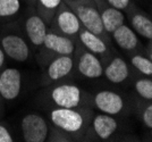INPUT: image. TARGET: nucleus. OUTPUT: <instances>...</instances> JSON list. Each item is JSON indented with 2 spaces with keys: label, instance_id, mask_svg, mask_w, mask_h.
<instances>
[{
  "label": "nucleus",
  "instance_id": "dca6fc26",
  "mask_svg": "<svg viewBox=\"0 0 152 142\" xmlns=\"http://www.w3.org/2000/svg\"><path fill=\"white\" fill-rule=\"evenodd\" d=\"M100 13V17H101V22L104 32L106 33H111L114 32L117 27L124 24L125 22V16L121 13V10L116 9L114 7H107L103 8Z\"/></svg>",
  "mask_w": 152,
  "mask_h": 142
},
{
  "label": "nucleus",
  "instance_id": "4468645a",
  "mask_svg": "<svg viewBox=\"0 0 152 142\" xmlns=\"http://www.w3.org/2000/svg\"><path fill=\"white\" fill-rule=\"evenodd\" d=\"M116 43L126 51H132L139 45V39L136 33L129 26L123 24L111 33Z\"/></svg>",
  "mask_w": 152,
  "mask_h": 142
},
{
  "label": "nucleus",
  "instance_id": "a878e982",
  "mask_svg": "<svg viewBox=\"0 0 152 142\" xmlns=\"http://www.w3.org/2000/svg\"><path fill=\"white\" fill-rule=\"evenodd\" d=\"M5 57H6V55H5V52L2 50V48H0V68L4 66L5 64Z\"/></svg>",
  "mask_w": 152,
  "mask_h": 142
},
{
  "label": "nucleus",
  "instance_id": "7ed1b4c3",
  "mask_svg": "<svg viewBox=\"0 0 152 142\" xmlns=\"http://www.w3.org/2000/svg\"><path fill=\"white\" fill-rule=\"evenodd\" d=\"M48 124L38 114H27L22 119V133L26 142H45L48 138Z\"/></svg>",
  "mask_w": 152,
  "mask_h": 142
},
{
  "label": "nucleus",
  "instance_id": "9b49d317",
  "mask_svg": "<svg viewBox=\"0 0 152 142\" xmlns=\"http://www.w3.org/2000/svg\"><path fill=\"white\" fill-rule=\"evenodd\" d=\"M25 31L32 45L35 47L43 45L45 34L48 33L45 20L39 15H31L25 20Z\"/></svg>",
  "mask_w": 152,
  "mask_h": 142
},
{
  "label": "nucleus",
  "instance_id": "6ab92c4d",
  "mask_svg": "<svg viewBox=\"0 0 152 142\" xmlns=\"http://www.w3.org/2000/svg\"><path fill=\"white\" fill-rule=\"evenodd\" d=\"M20 0H0V18H8L19 12Z\"/></svg>",
  "mask_w": 152,
  "mask_h": 142
},
{
  "label": "nucleus",
  "instance_id": "6e6552de",
  "mask_svg": "<svg viewBox=\"0 0 152 142\" xmlns=\"http://www.w3.org/2000/svg\"><path fill=\"white\" fill-rule=\"evenodd\" d=\"M94 105L98 109L104 114L117 115L124 108V100L117 92L104 90L95 94Z\"/></svg>",
  "mask_w": 152,
  "mask_h": 142
},
{
  "label": "nucleus",
  "instance_id": "9d476101",
  "mask_svg": "<svg viewBox=\"0 0 152 142\" xmlns=\"http://www.w3.org/2000/svg\"><path fill=\"white\" fill-rule=\"evenodd\" d=\"M43 45L51 51L59 55L70 56L75 51V45L68 37L59 35L57 33L48 32L43 40Z\"/></svg>",
  "mask_w": 152,
  "mask_h": 142
},
{
  "label": "nucleus",
  "instance_id": "bb28decb",
  "mask_svg": "<svg viewBox=\"0 0 152 142\" xmlns=\"http://www.w3.org/2000/svg\"><path fill=\"white\" fill-rule=\"evenodd\" d=\"M32 1H35V0H32Z\"/></svg>",
  "mask_w": 152,
  "mask_h": 142
},
{
  "label": "nucleus",
  "instance_id": "a211bd4d",
  "mask_svg": "<svg viewBox=\"0 0 152 142\" xmlns=\"http://www.w3.org/2000/svg\"><path fill=\"white\" fill-rule=\"evenodd\" d=\"M133 31L148 40L152 39V22L143 14L135 13L131 18Z\"/></svg>",
  "mask_w": 152,
  "mask_h": 142
},
{
  "label": "nucleus",
  "instance_id": "20e7f679",
  "mask_svg": "<svg viewBox=\"0 0 152 142\" xmlns=\"http://www.w3.org/2000/svg\"><path fill=\"white\" fill-rule=\"evenodd\" d=\"M50 96L57 107L76 108L81 102L82 92L74 84H61L52 89Z\"/></svg>",
  "mask_w": 152,
  "mask_h": 142
},
{
  "label": "nucleus",
  "instance_id": "2eb2a0df",
  "mask_svg": "<svg viewBox=\"0 0 152 142\" xmlns=\"http://www.w3.org/2000/svg\"><path fill=\"white\" fill-rule=\"evenodd\" d=\"M129 75V70L124 59L116 57L104 68V76L113 83H121Z\"/></svg>",
  "mask_w": 152,
  "mask_h": 142
},
{
  "label": "nucleus",
  "instance_id": "393cba45",
  "mask_svg": "<svg viewBox=\"0 0 152 142\" xmlns=\"http://www.w3.org/2000/svg\"><path fill=\"white\" fill-rule=\"evenodd\" d=\"M14 139L12 134L9 133V131L5 127V126H2V125H0V142H13Z\"/></svg>",
  "mask_w": 152,
  "mask_h": 142
},
{
  "label": "nucleus",
  "instance_id": "f3484780",
  "mask_svg": "<svg viewBox=\"0 0 152 142\" xmlns=\"http://www.w3.org/2000/svg\"><path fill=\"white\" fill-rule=\"evenodd\" d=\"M80 40L83 45L94 55H103L107 52V45L101 37L96 35L94 33L90 32L88 30H80Z\"/></svg>",
  "mask_w": 152,
  "mask_h": 142
},
{
  "label": "nucleus",
  "instance_id": "412c9836",
  "mask_svg": "<svg viewBox=\"0 0 152 142\" xmlns=\"http://www.w3.org/2000/svg\"><path fill=\"white\" fill-rule=\"evenodd\" d=\"M40 12H42V16H47L50 18L53 14H56L58 7L60 6L61 0H38Z\"/></svg>",
  "mask_w": 152,
  "mask_h": 142
},
{
  "label": "nucleus",
  "instance_id": "423d86ee",
  "mask_svg": "<svg viewBox=\"0 0 152 142\" xmlns=\"http://www.w3.org/2000/svg\"><path fill=\"white\" fill-rule=\"evenodd\" d=\"M1 48L9 58L16 61H25L30 56V48L25 40L17 34H7L1 39Z\"/></svg>",
  "mask_w": 152,
  "mask_h": 142
},
{
  "label": "nucleus",
  "instance_id": "39448f33",
  "mask_svg": "<svg viewBox=\"0 0 152 142\" xmlns=\"http://www.w3.org/2000/svg\"><path fill=\"white\" fill-rule=\"evenodd\" d=\"M22 75L17 68H6L0 74V96L6 100H14L19 96Z\"/></svg>",
  "mask_w": 152,
  "mask_h": 142
},
{
  "label": "nucleus",
  "instance_id": "f257e3e1",
  "mask_svg": "<svg viewBox=\"0 0 152 142\" xmlns=\"http://www.w3.org/2000/svg\"><path fill=\"white\" fill-rule=\"evenodd\" d=\"M66 2L70 9L76 14L77 18L80 20L85 30L101 38L106 34L99 9L95 6V4L90 0H67Z\"/></svg>",
  "mask_w": 152,
  "mask_h": 142
},
{
  "label": "nucleus",
  "instance_id": "0eeeda50",
  "mask_svg": "<svg viewBox=\"0 0 152 142\" xmlns=\"http://www.w3.org/2000/svg\"><path fill=\"white\" fill-rule=\"evenodd\" d=\"M56 23L60 32L67 35H76L81 30V22L67 4H60L56 12Z\"/></svg>",
  "mask_w": 152,
  "mask_h": 142
},
{
  "label": "nucleus",
  "instance_id": "ddd939ff",
  "mask_svg": "<svg viewBox=\"0 0 152 142\" xmlns=\"http://www.w3.org/2000/svg\"><path fill=\"white\" fill-rule=\"evenodd\" d=\"M118 127V123L113 115L101 114L96 115L93 119V130L98 138L102 140H107L116 132Z\"/></svg>",
  "mask_w": 152,
  "mask_h": 142
},
{
  "label": "nucleus",
  "instance_id": "4be33fe9",
  "mask_svg": "<svg viewBox=\"0 0 152 142\" xmlns=\"http://www.w3.org/2000/svg\"><path fill=\"white\" fill-rule=\"evenodd\" d=\"M135 90L141 97L146 100L152 99V81L151 78H141L135 83Z\"/></svg>",
  "mask_w": 152,
  "mask_h": 142
},
{
  "label": "nucleus",
  "instance_id": "b1692460",
  "mask_svg": "<svg viewBox=\"0 0 152 142\" xmlns=\"http://www.w3.org/2000/svg\"><path fill=\"white\" fill-rule=\"evenodd\" d=\"M107 2L109 4V6L114 7L116 9H119V10H123L129 6L131 0H107Z\"/></svg>",
  "mask_w": 152,
  "mask_h": 142
},
{
  "label": "nucleus",
  "instance_id": "f8f14e48",
  "mask_svg": "<svg viewBox=\"0 0 152 142\" xmlns=\"http://www.w3.org/2000/svg\"><path fill=\"white\" fill-rule=\"evenodd\" d=\"M74 67V60L70 56L60 55L53 59L48 66V76L52 81H57L68 75Z\"/></svg>",
  "mask_w": 152,
  "mask_h": 142
},
{
  "label": "nucleus",
  "instance_id": "5701e85b",
  "mask_svg": "<svg viewBox=\"0 0 152 142\" xmlns=\"http://www.w3.org/2000/svg\"><path fill=\"white\" fill-rule=\"evenodd\" d=\"M142 119L148 129H152V105H149L145 109L143 110Z\"/></svg>",
  "mask_w": 152,
  "mask_h": 142
},
{
  "label": "nucleus",
  "instance_id": "f03ea898",
  "mask_svg": "<svg viewBox=\"0 0 152 142\" xmlns=\"http://www.w3.org/2000/svg\"><path fill=\"white\" fill-rule=\"evenodd\" d=\"M50 119L56 127L68 134L78 133L85 124V118L83 114H81V111L76 110L75 108L58 107L56 109L51 110Z\"/></svg>",
  "mask_w": 152,
  "mask_h": 142
},
{
  "label": "nucleus",
  "instance_id": "1a4fd4ad",
  "mask_svg": "<svg viewBox=\"0 0 152 142\" xmlns=\"http://www.w3.org/2000/svg\"><path fill=\"white\" fill-rule=\"evenodd\" d=\"M77 70L82 75L89 78H100L103 73L101 61L94 53L90 51H85L81 55L77 63Z\"/></svg>",
  "mask_w": 152,
  "mask_h": 142
},
{
  "label": "nucleus",
  "instance_id": "aec40b11",
  "mask_svg": "<svg viewBox=\"0 0 152 142\" xmlns=\"http://www.w3.org/2000/svg\"><path fill=\"white\" fill-rule=\"evenodd\" d=\"M131 61L134 67L142 74L148 76L152 74V61L150 58H146L142 55H134L131 58Z\"/></svg>",
  "mask_w": 152,
  "mask_h": 142
}]
</instances>
